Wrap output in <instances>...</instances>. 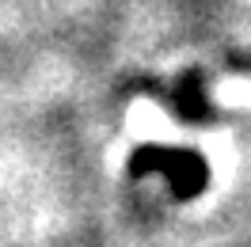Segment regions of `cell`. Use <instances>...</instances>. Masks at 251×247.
I'll return each instance as SVG.
<instances>
[{
  "label": "cell",
  "instance_id": "6da1fadb",
  "mask_svg": "<svg viewBox=\"0 0 251 247\" xmlns=\"http://www.w3.org/2000/svg\"><path fill=\"white\" fill-rule=\"evenodd\" d=\"M129 171H133V175L164 171L175 198L202 194L205 179H209V168H205V160L198 152H190V148H168V145H141V148L133 152V160H129Z\"/></svg>",
  "mask_w": 251,
  "mask_h": 247
}]
</instances>
